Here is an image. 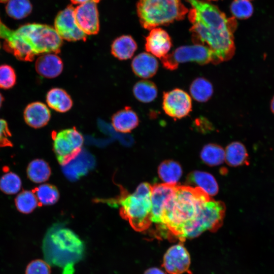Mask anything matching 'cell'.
<instances>
[{
    "instance_id": "cell-38",
    "label": "cell",
    "mask_w": 274,
    "mask_h": 274,
    "mask_svg": "<svg viewBox=\"0 0 274 274\" xmlns=\"http://www.w3.org/2000/svg\"><path fill=\"white\" fill-rule=\"evenodd\" d=\"M270 109L271 112L274 114V96L273 97L270 102Z\"/></svg>"
},
{
    "instance_id": "cell-16",
    "label": "cell",
    "mask_w": 274,
    "mask_h": 274,
    "mask_svg": "<svg viewBox=\"0 0 274 274\" xmlns=\"http://www.w3.org/2000/svg\"><path fill=\"white\" fill-rule=\"evenodd\" d=\"M50 117L49 109L41 102L37 101L29 104L24 111L25 122L34 128H40L47 125Z\"/></svg>"
},
{
    "instance_id": "cell-35",
    "label": "cell",
    "mask_w": 274,
    "mask_h": 274,
    "mask_svg": "<svg viewBox=\"0 0 274 274\" xmlns=\"http://www.w3.org/2000/svg\"><path fill=\"white\" fill-rule=\"evenodd\" d=\"M11 133L7 122L0 119V148L12 147L13 143L10 141Z\"/></svg>"
},
{
    "instance_id": "cell-15",
    "label": "cell",
    "mask_w": 274,
    "mask_h": 274,
    "mask_svg": "<svg viewBox=\"0 0 274 274\" xmlns=\"http://www.w3.org/2000/svg\"><path fill=\"white\" fill-rule=\"evenodd\" d=\"M63 62L55 53L42 54L37 59L35 68L41 76L47 78L58 76L63 70Z\"/></svg>"
},
{
    "instance_id": "cell-33",
    "label": "cell",
    "mask_w": 274,
    "mask_h": 274,
    "mask_svg": "<svg viewBox=\"0 0 274 274\" xmlns=\"http://www.w3.org/2000/svg\"><path fill=\"white\" fill-rule=\"evenodd\" d=\"M16 76L14 70L7 64L0 65V88L10 89L16 83Z\"/></svg>"
},
{
    "instance_id": "cell-23",
    "label": "cell",
    "mask_w": 274,
    "mask_h": 274,
    "mask_svg": "<svg viewBox=\"0 0 274 274\" xmlns=\"http://www.w3.org/2000/svg\"><path fill=\"white\" fill-rule=\"evenodd\" d=\"M26 173L28 179L36 183L47 181L51 174L49 164L41 159L32 160L28 165Z\"/></svg>"
},
{
    "instance_id": "cell-25",
    "label": "cell",
    "mask_w": 274,
    "mask_h": 274,
    "mask_svg": "<svg viewBox=\"0 0 274 274\" xmlns=\"http://www.w3.org/2000/svg\"><path fill=\"white\" fill-rule=\"evenodd\" d=\"M189 90L192 98L200 102L207 101L213 93L212 84L203 77H199L194 80L190 85Z\"/></svg>"
},
{
    "instance_id": "cell-14",
    "label": "cell",
    "mask_w": 274,
    "mask_h": 274,
    "mask_svg": "<svg viewBox=\"0 0 274 274\" xmlns=\"http://www.w3.org/2000/svg\"><path fill=\"white\" fill-rule=\"evenodd\" d=\"M172 46L169 35L161 28L155 27L151 29L146 38V50L160 59L168 54Z\"/></svg>"
},
{
    "instance_id": "cell-29",
    "label": "cell",
    "mask_w": 274,
    "mask_h": 274,
    "mask_svg": "<svg viewBox=\"0 0 274 274\" xmlns=\"http://www.w3.org/2000/svg\"><path fill=\"white\" fill-rule=\"evenodd\" d=\"M6 10L11 18L21 19L30 14L32 11V5L29 0H9Z\"/></svg>"
},
{
    "instance_id": "cell-28",
    "label": "cell",
    "mask_w": 274,
    "mask_h": 274,
    "mask_svg": "<svg viewBox=\"0 0 274 274\" xmlns=\"http://www.w3.org/2000/svg\"><path fill=\"white\" fill-rule=\"evenodd\" d=\"M200 157L207 165H218L225 160V150L218 145L210 144L204 146L200 153Z\"/></svg>"
},
{
    "instance_id": "cell-40",
    "label": "cell",
    "mask_w": 274,
    "mask_h": 274,
    "mask_svg": "<svg viewBox=\"0 0 274 274\" xmlns=\"http://www.w3.org/2000/svg\"><path fill=\"white\" fill-rule=\"evenodd\" d=\"M94 2H95V3H97L98 2H99L100 0H92Z\"/></svg>"
},
{
    "instance_id": "cell-24",
    "label": "cell",
    "mask_w": 274,
    "mask_h": 274,
    "mask_svg": "<svg viewBox=\"0 0 274 274\" xmlns=\"http://www.w3.org/2000/svg\"><path fill=\"white\" fill-rule=\"evenodd\" d=\"M158 174L164 183L177 184L182 175L180 165L173 160H165L158 166Z\"/></svg>"
},
{
    "instance_id": "cell-7",
    "label": "cell",
    "mask_w": 274,
    "mask_h": 274,
    "mask_svg": "<svg viewBox=\"0 0 274 274\" xmlns=\"http://www.w3.org/2000/svg\"><path fill=\"white\" fill-rule=\"evenodd\" d=\"M53 151L59 163L65 166L80 154L83 145L82 134L75 127L62 130L52 135Z\"/></svg>"
},
{
    "instance_id": "cell-18",
    "label": "cell",
    "mask_w": 274,
    "mask_h": 274,
    "mask_svg": "<svg viewBox=\"0 0 274 274\" xmlns=\"http://www.w3.org/2000/svg\"><path fill=\"white\" fill-rule=\"evenodd\" d=\"M139 123L136 113L130 107H125L112 117V124L117 131L127 133L136 128Z\"/></svg>"
},
{
    "instance_id": "cell-39",
    "label": "cell",
    "mask_w": 274,
    "mask_h": 274,
    "mask_svg": "<svg viewBox=\"0 0 274 274\" xmlns=\"http://www.w3.org/2000/svg\"><path fill=\"white\" fill-rule=\"evenodd\" d=\"M3 100H4V98L2 95L0 93V108L2 106V104Z\"/></svg>"
},
{
    "instance_id": "cell-17",
    "label": "cell",
    "mask_w": 274,
    "mask_h": 274,
    "mask_svg": "<svg viewBox=\"0 0 274 274\" xmlns=\"http://www.w3.org/2000/svg\"><path fill=\"white\" fill-rule=\"evenodd\" d=\"M131 65L135 75L141 78L148 79L156 74L159 64L155 56L148 52H142L134 57Z\"/></svg>"
},
{
    "instance_id": "cell-41",
    "label": "cell",
    "mask_w": 274,
    "mask_h": 274,
    "mask_svg": "<svg viewBox=\"0 0 274 274\" xmlns=\"http://www.w3.org/2000/svg\"><path fill=\"white\" fill-rule=\"evenodd\" d=\"M209 1H217V0H209Z\"/></svg>"
},
{
    "instance_id": "cell-11",
    "label": "cell",
    "mask_w": 274,
    "mask_h": 274,
    "mask_svg": "<svg viewBox=\"0 0 274 274\" xmlns=\"http://www.w3.org/2000/svg\"><path fill=\"white\" fill-rule=\"evenodd\" d=\"M96 3L92 0L79 5L74 8L76 23L86 35L97 34L99 30V21Z\"/></svg>"
},
{
    "instance_id": "cell-9",
    "label": "cell",
    "mask_w": 274,
    "mask_h": 274,
    "mask_svg": "<svg viewBox=\"0 0 274 274\" xmlns=\"http://www.w3.org/2000/svg\"><path fill=\"white\" fill-rule=\"evenodd\" d=\"M192 108L191 98L184 90L175 88L163 93L162 108L169 117L184 118L190 113Z\"/></svg>"
},
{
    "instance_id": "cell-6",
    "label": "cell",
    "mask_w": 274,
    "mask_h": 274,
    "mask_svg": "<svg viewBox=\"0 0 274 274\" xmlns=\"http://www.w3.org/2000/svg\"><path fill=\"white\" fill-rule=\"evenodd\" d=\"M136 11L142 27L151 30L183 19L189 11L181 0H139Z\"/></svg>"
},
{
    "instance_id": "cell-4",
    "label": "cell",
    "mask_w": 274,
    "mask_h": 274,
    "mask_svg": "<svg viewBox=\"0 0 274 274\" xmlns=\"http://www.w3.org/2000/svg\"><path fill=\"white\" fill-rule=\"evenodd\" d=\"M42 249L45 260L62 269V274H73L75 265L83 258V242L71 229L55 224L43 238Z\"/></svg>"
},
{
    "instance_id": "cell-27",
    "label": "cell",
    "mask_w": 274,
    "mask_h": 274,
    "mask_svg": "<svg viewBox=\"0 0 274 274\" xmlns=\"http://www.w3.org/2000/svg\"><path fill=\"white\" fill-rule=\"evenodd\" d=\"M32 191L34 192L37 198L39 206L54 204L59 198V193L57 188L52 184H42Z\"/></svg>"
},
{
    "instance_id": "cell-22",
    "label": "cell",
    "mask_w": 274,
    "mask_h": 274,
    "mask_svg": "<svg viewBox=\"0 0 274 274\" xmlns=\"http://www.w3.org/2000/svg\"><path fill=\"white\" fill-rule=\"evenodd\" d=\"M188 181L200 188L207 194L216 195L219 190L218 184L214 177L210 174L204 172L196 170L191 173Z\"/></svg>"
},
{
    "instance_id": "cell-36",
    "label": "cell",
    "mask_w": 274,
    "mask_h": 274,
    "mask_svg": "<svg viewBox=\"0 0 274 274\" xmlns=\"http://www.w3.org/2000/svg\"><path fill=\"white\" fill-rule=\"evenodd\" d=\"M144 274H165V273L158 268L151 267L147 269Z\"/></svg>"
},
{
    "instance_id": "cell-34",
    "label": "cell",
    "mask_w": 274,
    "mask_h": 274,
    "mask_svg": "<svg viewBox=\"0 0 274 274\" xmlns=\"http://www.w3.org/2000/svg\"><path fill=\"white\" fill-rule=\"evenodd\" d=\"M25 274H50V265L42 259H35L27 265Z\"/></svg>"
},
{
    "instance_id": "cell-2",
    "label": "cell",
    "mask_w": 274,
    "mask_h": 274,
    "mask_svg": "<svg viewBox=\"0 0 274 274\" xmlns=\"http://www.w3.org/2000/svg\"><path fill=\"white\" fill-rule=\"evenodd\" d=\"M0 39L4 48L18 59L31 61L38 55L60 52L62 39L48 25L29 23L16 29L6 25L0 17Z\"/></svg>"
},
{
    "instance_id": "cell-8",
    "label": "cell",
    "mask_w": 274,
    "mask_h": 274,
    "mask_svg": "<svg viewBox=\"0 0 274 274\" xmlns=\"http://www.w3.org/2000/svg\"><path fill=\"white\" fill-rule=\"evenodd\" d=\"M160 60L165 68L173 71L183 63L194 62L202 65L213 63V56L211 51L205 46L194 44L178 47Z\"/></svg>"
},
{
    "instance_id": "cell-20",
    "label": "cell",
    "mask_w": 274,
    "mask_h": 274,
    "mask_svg": "<svg viewBox=\"0 0 274 274\" xmlns=\"http://www.w3.org/2000/svg\"><path fill=\"white\" fill-rule=\"evenodd\" d=\"M48 105L55 111L65 113L68 111L73 106V100L70 95L64 89L53 88L46 95Z\"/></svg>"
},
{
    "instance_id": "cell-21",
    "label": "cell",
    "mask_w": 274,
    "mask_h": 274,
    "mask_svg": "<svg viewBox=\"0 0 274 274\" xmlns=\"http://www.w3.org/2000/svg\"><path fill=\"white\" fill-rule=\"evenodd\" d=\"M225 160L229 165L234 167L248 165L249 155L245 145L239 142L229 144L225 150Z\"/></svg>"
},
{
    "instance_id": "cell-5",
    "label": "cell",
    "mask_w": 274,
    "mask_h": 274,
    "mask_svg": "<svg viewBox=\"0 0 274 274\" xmlns=\"http://www.w3.org/2000/svg\"><path fill=\"white\" fill-rule=\"evenodd\" d=\"M151 188L149 183L144 182L138 186L134 192L129 194L122 187L117 198L106 202L111 205L119 204L121 216L129 222L133 229L143 231L148 229L152 223Z\"/></svg>"
},
{
    "instance_id": "cell-31",
    "label": "cell",
    "mask_w": 274,
    "mask_h": 274,
    "mask_svg": "<svg viewBox=\"0 0 274 274\" xmlns=\"http://www.w3.org/2000/svg\"><path fill=\"white\" fill-rule=\"evenodd\" d=\"M21 185L20 177L12 172L5 174L0 179V190L7 194H14L18 192Z\"/></svg>"
},
{
    "instance_id": "cell-19",
    "label": "cell",
    "mask_w": 274,
    "mask_h": 274,
    "mask_svg": "<svg viewBox=\"0 0 274 274\" xmlns=\"http://www.w3.org/2000/svg\"><path fill=\"white\" fill-rule=\"evenodd\" d=\"M138 46L133 38L129 35H122L117 38L111 45L112 54L119 60L131 58L136 50Z\"/></svg>"
},
{
    "instance_id": "cell-10",
    "label": "cell",
    "mask_w": 274,
    "mask_h": 274,
    "mask_svg": "<svg viewBox=\"0 0 274 274\" xmlns=\"http://www.w3.org/2000/svg\"><path fill=\"white\" fill-rule=\"evenodd\" d=\"M74 8L67 6L55 17L54 28L59 37L67 41H86L87 35L78 26L74 14Z\"/></svg>"
},
{
    "instance_id": "cell-37",
    "label": "cell",
    "mask_w": 274,
    "mask_h": 274,
    "mask_svg": "<svg viewBox=\"0 0 274 274\" xmlns=\"http://www.w3.org/2000/svg\"><path fill=\"white\" fill-rule=\"evenodd\" d=\"M71 2L75 5H80L89 2L91 0H70Z\"/></svg>"
},
{
    "instance_id": "cell-13",
    "label": "cell",
    "mask_w": 274,
    "mask_h": 274,
    "mask_svg": "<svg viewBox=\"0 0 274 274\" xmlns=\"http://www.w3.org/2000/svg\"><path fill=\"white\" fill-rule=\"evenodd\" d=\"M177 184H156L151 188V221L161 224L163 212L168 200L174 195Z\"/></svg>"
},
{
    "instance_id": "cell-12",
    "label": "cell",
    "mask_w": 274,
    "mask_h": 274,
    "mask_svg": "<svg viewBox=\"0 0 274 274\" xmlns=\"http://www.w3.org/2000/svg\"><path fill=\"white\" fill-rule=\"evenodd\" d=\"M190 263L188 251L179 243L167 249L163 256L162 266L169 274H183L189 270Z\"/></svg>"
},
{
    "instance_id": "cell-3",
    "label": "cell",
    "mask_w": 274,
    "mask_h": 274,
    "mask_svg": "<svg viewBox=\"0 0 274 274\" xmlns=\"http://www.w3.org/2000/svg\"><path fill=\"white\" fill-rule=\"evenodd\" d=\"M210 199L197 187L177 185L163 212L160 227L182 241L197 237L196 220L203 204Z\"/></svg>"
},
{
    "instance_id": "cell-32",
    "label": "cell",
    "mask_w": 274,
    "mask_h": 274,
    "mask_svg": "<svg viewBox=\"0 0 274 274\" xmlns=\"http://www.w3.org/2000/svg\"><path fill=\"white\" fill-rule=\"evenodd\" d=\"M230 9L234 18L241 19L249 18L253 12V7L249 0H234Z\"/></svg>"
},
{
    "instance_id": "cell-26",
    "label": "cell",
    "mask_w": 274,
    "mask_h": 274,
    "mask_svg": "<svg viewBox=\"0 0 274 274\" xmlns=\"http://www.w3.org/2000/svg\"><path fill=\"white\" fill-rule=\"evenodd\" d=\"M134 97L140 101L149 103L157 96L158 90L156 85L152 81L142 80L136 82L133 87Z\"/></svg>"
},
{
    "instance_id": "cell-1",
    "label": "cell",
    "mask_w": 274,
    "mask_h": 274,
    "mask_svg": "<svg viewBox=\"0 0 274 274\" xmlns=\"http://www.w3.org/2000/svg\"><path fill=\"white\" fill-rule=\"evenodd\" d=\"M191 6L188 18L194 44L208 48L213 56V63L231 59L235 52L233 32L235 18H227L216 6L200 0H186Z\"/></svg>"
},
{
    "instance_id": "cell-30",
    "label": "cell",
    "mask_w": 274,
    "mask_h": 274,
    "mask_svg": "<svg viewBox=\"0 0 274 274\" xmlns=\"http://www.w3.org/2000/svg\"><path fill=\"white\" fill-rule=\"evenodd\" d=\"M17 210L23 214H29L39 206L38 200L33 192L24 190L20 192L15 199Z\"/></svg>"
}]
</instances>
